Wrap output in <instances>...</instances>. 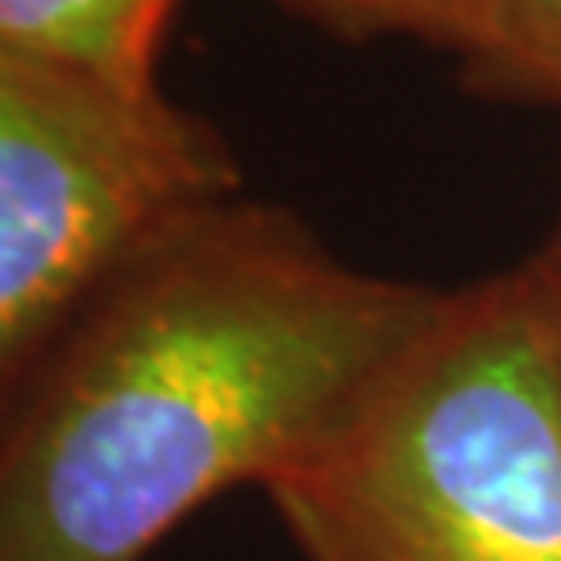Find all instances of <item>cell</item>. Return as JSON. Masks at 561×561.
I'll list each match as a JSON object with an SVG mask.
<instances>
[{
  "mask_svg": "<svg viewBox=\"0 0 561 561\" xmlns=\"http://www.w3.org/2000/svg\"><path fill=\"white\" fill-rule=\"evenodd\" d=\"M279 204H204L83 300L4 387L0 561H141L229 486H266L442 308Z\"/></svg>",
  "mask_w": 561,
  "mask_h": 561,
  "instance_id": "1",
  "label": "cell"
},
{
  "mask_svg": "<svg viewBox=\"0 0 561 561\" xmlns=\"http://www.w3.org/2000/svg\"><path fill=\"white\" fill-rule=\"evenodd\" d=\"M262 491L304 561H561V396L520 266L445 291Z\"/></svg>",
  "mask_w": 561,
  "mask_h": 561,
  "instance_id": "2",
  "label": "cell"
},
{
  "mask_svg": "<svg viewBox=\"0 0 561 561\" xmlns=\"http://www.w3.org/2000/svg\"><path fill=\"white\" fill-rule=\"evenodd\" d=\"M238 192V159L221 134L159 88L0 55L4 387L141 245Z\"/></svg>",
  "mask_w": 561,
  "mask_h": 561,
  "instance_id": "3",
  "label": "cell"
},
{
  "mask_svg": "<svg viewBox=\"0 0 561 561\" xmlns=\"http://www.w3.org/2000/svg\"><path fill=\"white\" fill-rule=\"evenodd\" d=\"M180 0H0V55L159 88L162 30Z\"/></svg>",
  "mask_w": 561,
  "mask_h": 561,
  "instance_id": "4",
  "label": "cell"
},
{
  "mask_svg": "<svg viewBox=\"0 0 561 561\" xmlns=\"http://www.w3.org/2000/svg\"><path fill=\"white\" fill-rule=\"evenodd\" d=\"M454 55L482 96L561 104V0H479Z\"/></svg>",
  "mask_w": 561,
  "mask_h": 561,
  "instance_id": "5",
  "label": "cell"
},
{
  "mask_svg": "<svg viewBox=\"0 0 561 561\" xmlns=\"http://www.w3.org/2000/svg\"><path fill=\"white\" fill-rule=\"evenodd\" d=\"M279 4L345 42L403 34L458 50L479 0H279Z\"/></svg>",
  "mask_w": 561,
  "mask_h": 561,
  "instance_id": "6",
  "label": "cell"
},
{
  "mask_svg": "<svg viewBox=\"0 0 561 561\" xmlns=\"http://www.w3.org/2000/svg\"><path fill=\"white\" fill-rule=\"evenodd\" d=\"M520 275L528 283L533 312H537V324H541L545 354H549V370H553V382H558L561 396V225L533 259L520 262Z\"/></svg>",
  "mask_w": 561,
  "mask_h": 561,
  "instance_id": "7",
  "label": "cell"
}]
</instances>
